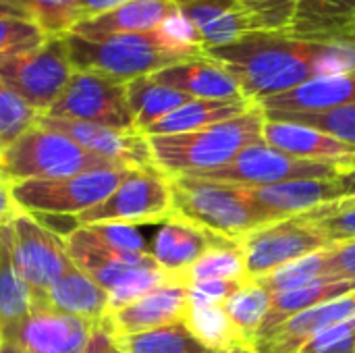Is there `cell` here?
I'll return each mask as SVG.
<instances>
[{
	"mask_svg": "<svg viewBox=\"0 0 355 353\" xmlns=\"http://www.w3.org/2000/svg\"><path fill=\"white\" fill-rule=\"evenodd\" d=\"M206 56L220 62L256 104L329 75L324 42H304L285 33L252 31L233 44L206 50Z\"/></svg>",
	"mask_w": 355,
	"mask_h": 353,
	"instance_id": "obj_1",
	"label": "cell"
},
{
	"mask_svg": "<svg viewBox=\"0 0 355 353\" xmlns=\"http://www.w3.org/2000/svg\"><path fill=\"white\" fill-rule=\"evenodd\" d=\"M64 40L75 71H94L125 83L206 54L193 27L181 15L154 31L100 37L67 33Z\"/></svg>",
	"mask_w": 355,
	"mask_h": 353,
	"instance_id": "obj_2",
	"label": "cell"
},
{
	"mask_svg": "<svg viewBox=\"0 0 355 353\" xmlns=\"http://www.w3.org/2000/svg\"><path fill=\"white\" fill-rule=\"evenodd\" d=\"M266 114L260 104H254L243 114L177 135L148 137L154 166L166 177L204 175L231 162L245 148L264 141Z\"/></svg>",
	"mask_w": 355,
	"mask_h": 353,
	"instance_id": "obj_3",
	"label": "cell"
},
{
	"mask_svg": "<svg viewBox=\"0 0 355 353\" xmlns=\"http://www.w3.org/2000/svg\"><path fill=\"white\" fill-rule=\"evenodd\" d=\"M168 183L173 216L212 235L239 243L248 233L268 225L239 187L189 175L168 177Z\"/></svg>",
	"mask_w": 355,
	"mask_h": 353,
	"instance_id": "obj_4",
	"label": "cell"
},
{
	"mask_svg": "<svg viewBox=\"0 0 355 353\" xmlns=\"http://www.w3.org/2000/svg\"><path fill=\"white\" fill-rule=\"evenodd\" d=\"M100 169H125L100 158L54 129L33 125L2 150L0 175L10 183L27 179H58Z\"/></svg>",
	"mask_w": 355,
	"mask_h": 353,
	"instance_id": "obj_5",
	"label": "cell"
},
{
	"mask_svg": "<svg viewBox=\"0 0 355 353\" xmlns=\"http://www.w3.org/2000/svg\"><path fill=\"white\" fill-rule=\"evenodd\" d=\"M64 246L73 264L108 291V312L131 304L133 300L164 283H175L158 264L137 266L114 256L87 231V227L79 225L69 235H64Z\"/></svg>",
	"mask_w": 355,
	"mask_h": 353,
	"instance_id": "obj_6",
	"label": "cell"
},
{
	"mask_svg": "<svg viewBox=\"0 0 355 353\" xmlns=\"http://www.w3.org/2000/svg\"><path fill=\"white\" fill-rule=\"evenodd\" d=\"M135 169H100L58 179H27L12 183L19 208L31 214L79 216L102 204Z\"/></svg>",
	"mask_w": 355,
	"mask_h": 353,
	"instance_id": "obj_7",
	"label": "cell"
},
{
	"mask_svg": "<svg viewBox=\"0 0 355 353\" xmlns=\"http://www.w3.org/2000/svg\"><path fill=\"white\" fill-rule=\"evenodd\" d=\"M173 218L168 177L156 166L135 169L98 206L79 214V225H150Z\"/></svg>",
	"mask_w": 355,
	"mask_h": 353,
	"instance_id": "obj_8",
	"label": "cell"
},
{
	"mask_svg": "<svg viewBox=\"0 0 355 353\" xmlns=\"http://www.w3.org/2000/svg\"><path fill=\"white\" fill-rule=\"evenodd\" d=\"M343 171L347 169L341 164L302 160L260 141L239 152L225 166L204 175H189V177H200L231 187L256 189V187H268V185H279L300 179H333Z\"/></svg>",
	"mask_w": 355,
	"mask_h": 353,
	"instance_id": "obj_9",
	"label": "cell"
},
{
	"mask_svg": "<svg viewBox=\"0 0 355 353\" xmlns=\"http://www.w3.org/2000/svg\"><path fill=\"white\" fill-rule=\"evenodd\" d=\"M73 73L64 35H52L40 48L0 64V81L40 114L54 106Z\"/></svg>",
	"mask_w": 355,
	"mask_h": 353,
	"instance_id": "obj_10",
	"label": "cell"
},
{
	"mask_svg": "<svg viewBox=\"0 0 355 353\" xmlns=\"http://www.w3.org/2000/svg\"><path fill=\"white\" fill-rule=\"evenodd\" d=\"M46 117L137 131L127 100V83L94 71H75Z\"/></svg>",
	"mask_w": 355,
	"mask_h": 353,
	"instance_id": "obj_11",
	"label": "cell"
},
{
	"mask_svg": "<svg viewBox=\"0 0 355 353\" xmlns=\"http://www.w3.org/2000/svg\"><path fill=\"white\" fill-rule=\"evenodd\" d=\"M12 264L33 295V308L44 293L73 266L64 237L44 227L35 214L19 208L10 221Z\"/></svg>",
	"mask_w": 355,
	"mask_h": 353,
	"instance_id": "obj_12",
	"label": "cell"
},
{
	"mask_svg": "<svg viewBox=\"0 0 355 353\" xmlns=\"http://www.w3.org/2000/svg\"><path fill=\"white\" fill-rule=\"evenodd\" d=\"M331 246L333 241H329L314 225L302 216L268 223L248 233L239 241L245 275L250 281L262 279L297 258L310 256Z\"/></svg>",
	"mask_w": 355,
	"mask_h": 353,
	"instance_id": "obj_13",
	"label": "cell"
},
{
	"mask_svg": "<svg viewBox=\"0 0 355 353\" xmlns=\"http://www.w3.org/2000/svg\"><path fill=\"white\" fill-rule=\"evenodd\" d=\"M37 125L64 133L67 137H71L73 141H77L92 154L106 158L119 166H125V169L154 166L150 141L139 131H125V129H112V127L94 125V123L52 119L46 114H40Z\"/></svg>",
	"mask_w": 355,
	"mask_h": 353,
	"instance_id": "obj_14",
	"label": "cell"
},
{
	"mask_svg": "<svg viewBox=\"0 0 355 353\" xmlns=\"http://www.w3.org/2000/svg\"><path fill=\"white\" fill-rule=\"evenodd\" d=\"M189 308L187 287L181 283H164L131 304L108 312L102 322L110 329V333L121 337H131L139 333H148L166 325L183 322Z\"/></svg>",
	"mask_w": 355,
	"mask_h": 353,
	"instance_id": "obj_15",
	"label": "cell"
},
{
	"mask_svg": "<svg viewBox=\"0 0 355 353\" xmlns=\"http://www.w3.org/2000/svg\"><path fill=\"white\" fill-rule=\"evenodd\" d=\"M94 322L48 308H33L17 327L10 341L25 353H85Z\"/></svg>",
	"mask_w": 355,
	"mask_h": 353,
	"instance_id": "obj_16",
	"label": "cell"
},
{
	"mask_svg": "<svg viewBox=\"0 0 355 353\" xmlns=\"http://www.w3.org/2000/svg\"><path fill=\"white\" fill-rule=\"evenodd\" d=\"M243 189L245 198L256 206V210L268 221H283L291 216H302L324 204L341 202L339 185L333 179H300L268 187Z\"/></svg>",
	"mask_w": 355,
	"mask_h": 353,
	"instance_id": "obj_17",
	"label": "cell"
},
{
	"mask_svg": "<svg viewBox=\"0 0 355 353\" xmlns=\"http://www.w3.org/2000/svg\"><path fill=\"white\" fill-rule=\"evenodd\" d=\"M235 241L223 239L218 235H212L200 227H193L179 218H168L160 231L156 233L150 256L156 260V264L175 281L185 285V273L210 250L214 248H227ZM187 287V285H185Z\"/></svg>",
	"mask_w": 355,
	"mask_h": 353,
	"instance_id": "obj_18",
	"label": "cell"
},
{
	"mask_svg": "<svg viewBox=\"0 0 355 353\" xmlns=\"http://www.w3.org/2000/svg\"><path fill=\"white\" fill-rule=\"evenodd\" d=\"M262 137H264V144H268L289 156L302 158V160L341 164L347 171L355 166L354 146H349L341 139H335L333 135L322 133L308 125L266 119Z\"/></svg>",
	"mask_w": 355,
	"mask_h": 353,
	"instance_id": "obj_19",
	"label": "cell"
},
{
	"mask_svg": "<svg viewBox=\"0 0 355 353\" xmlns=\"http://www.w3.org/2000/svg\"><path fill=\"white\" fill-rule=\"evenodd\" d=\"M352 318H355V291L289 318L287 322L262 335L254 350L258 353H297L306 341L320 331Z\"/></svg>",
	"mask_w": 355,
	"mask_h": 353,
	"instance_id": "obj_20",
	"label": "cell"
},
{
	"mask_svg": "<svg viewBox=\"0 0 355 353\" xmlns=\"http://www.w3.org/2000/svg\"><path fill=\"white\" fill-rule=\"evenodd\" d=\"M179 15L193 27L204 52L227 46L252 33V23L239 0H175Z\"/></svg>",
	"mask_w": 355,
	"mask_h": 353,
	"instance_id": "obj_21",
	"label": "cell"
},
{
	"mask_svg": "<svg viewBox=\"0 0 355 353\" xmlns=\"http://www.w3.org/2000/svg\"><path fill=\"white\" fill-rule=\"evenodd\" d=\"M264 114L272 112H322L355 104V71L314 77L289 92L258 102Z\"/></svg>",
	"mask_w": 355,
	"mask_h": 353,
	"instance_id": "obj_22",
	"label": "cell"
},
{
	"mask_svg": "<svg viewBox=\"0 0 355 353\" xmlns=\"http://www.w3.org/2000/svg\"><path fill=\"white\" fill-rule=\"evenodd\" d=\"M158 83L175 87L196 100H239L245 98L235 77L210 56H196L191 60L173 64L152 75Z\"/></svg>",
	"mask_w": 355,
	"mask_h": 353,
	"instance_id": "obj_23",
	"label": "cell"
},
{
	"mask_svg": "<svg viewBox=\"0 0 355 353\" xmlns=\"http://www.w3.org/2000/svg\"><path fill=\"white\" fill-rule=\"evenodd\" d=\"M179 8L175 0H129L123 6L79 21L69 33L83 37H100L114 33H144L162 27L168 19L177 17Z\"/></svg>",
	"mask_w": 355,
	"mask_h": 353,
	"instance_id": "obj_24",
	"label": "cell"
},
{
	"mask_svg": "<svg viewBox=\"0 0 355 353\" xmlns=\"http://www.w3.org/2000/svg\"><path fill=\"white\" fill-rule=\"evenodd\" d=\"M35 308H48L98 325L110 308V295L75 264L44 293Z\"/></svg>",
	"mask_w": 355,
	"mask_h": 353,
	"instance_id": "obj_25",
	"label": "cell"
},
{
	"mask_svg": "<svg viewBox=\"0 0 355 353\" xmlns=\"http://www.w3.org/2000/svg\"><path fill=\"white\" fill-rule=\"evenodd\" d=\"M285 35L304 42L355 37V0H300Z\"/></svg>",
	"mask_w": 355,
	"mask_h": 353,
	"instance_id": "obj_26",
	"label": "cell"
},
{
	"mask_svg": "<svg viewBox=\"0 0 355 353\" xmlns=\"http://www.w3.org/2000/svg\"><path fill=\"white\" fill-rule=\"evenodd\" d=\"M355 291V279H341V277H322L310 285L297 287V289H289V291H281V293H272L270 295V308L266 314V320L262 325V331L258 335V339L262 335H266L268 331L277 329L279 325L287 322L289 318L327 304L331 300H337L341 295H347ZM256 339V341H258Z\"/></svg>",
	"mask_w": 355,
	"mask_h": 353,
	"instance_id": "obj_27",
	"label": "cell"
},
{
	"mask_svg": "<svg viewBox=\"0 0 355 353\" xmlns=\"http://www.w3.org/2000/svg\"><path fill=\"white\" fill-rule=\"evenodd\" d=\"M256 102L248 98L239 100H191L183 104L181 108L173 110L164 119L150 125L144 135L156 137V135H177V133H191L229 119H235L250 110Z\"/></svg>",
	"mask_w": 355,
	"mask_h": 353,
	"instance_id": "obj_28",
	"label": "cell"
},
{
	"mask_svg": "<svg viewBox=\"0 0 355 353\" xmlns=\"http://www.w3.org/2000/svg\"><path fill=\"white\" fill-rule=\"evenodd\" d=\"M33 310V295L12 264V227H0V339H10Z\"/></svg>",
	"mask_w": 355,
	"mask_h": 353,
	"instance_id": "obj_29",
	"label": "cell"
},
{
	"mask_svg": "<svg viewBox=\"0 0 355 353\" xmlns=\"http://www.w3.org/2000/svg\"><path fill=\"white\" fill-rule=\"evenodd\" d=\"M127 100L133 114L135 129L144 133L150 125L164 119L173 110L181 108L183 104L196 100L175 87H168L164 83H158L150 77H139L127 83Z\"/></svg>",
	"mask_w": 355,
	"mask_h": 353,
	"instance_id": "obj_30",
	"label": "cell"
},
{
	"mask_svg": "<svg viewBox=\"0 0 355 353\" xmlns=\"http://www.w3.org/2000/svg\"><path fill=\"white\" fill-rule=\"evenodd\" d=\"M270 308V293L256 281H245L225 304L243 345L254 347Z\"/></svg>",
	"mask_w": 355,
	"mask_h": 353,
	"instance_id": "obj_31",
	"label": "cell"
},
{
	"mask_svg": "<svg viewBox=\"0 0 355 353\" xmlns=\"http://www.w3.org/2000/svg\"><path fill=\"white\" fill-rule=\"evenodd\" d=\"M189 333L210 352L243 345L225 306H191L183 318Z\"/></svg>",
	"mask_w": 355,
	"mask_h": 353,
	"instance_id": "obj_32",
	"label": "cell"
},
{
	"mask_svg": "<svg viewBox=\"0 0 355 353\" xmlns=\"http://www.w3.org/2000/svg\"><path fill=\"white\" fill-rule=\"evenodd\" d=\"M116 341L125 353H212L189 333L183 322L121 337Z\"/></svg>",
	"mask_w": 355,
	"mask_h": 353,
	"instance_id": "obj_33",
	"label": "cell"
},
{
	"mask_svg": "<svg viewBox=\"0 0 355 353\" xmlns=\"http://www.w3.org/2000/svg\"><path fill=\"white\" fill-rule=\"evenodd\" d=\"M322 277H333L329 273V248L314 252L310 256L297 258V260L272 270L270 275L256 279V283L262 285L272 295V293H281V291H289V289L310 285Z\"/></svg>",
	"mask_w": 355,
	"mask_h": 353,
	"instance_id": "obj_34",
	"label": "cell"
},
{
	"mask_svg": "<svg viewBox=\"0 0 355 353\" xmlns=\"http://www.w3.org/2000/svg\"><path fill=\"white\" fill-rule=\"evenodd\" d=\"M183 281L187 287L204 281H248L239 243L210 250L185 273Z\"/></svg>",
	"mask_w": 355,
	"mask_h": 353,
	"instance_id": "obj_35",
	"label": "cell"
},
{
	"mask_svg": "<svg viewBox=\"0 0 355 353\" xmlns=\"http://www.w3.org/2000/svg\"><path fill=\"white\" fill-rule=\"evenodd\" d=\"M266 119L308 125L355 148V104L322 110V112H272L266 114Z\"/></svg>",
	"mask_w": 355,
	"mask_h": 353,
	"instance_id": "obj_36",
	"label": "cell"
},
{
	"mask_svg": "<svg viewBox=\"0 0 355 353\" xmlns=\"http://www.w3.org/2000/svg\"><path fill=\"white\" fill-rule=\"evenodd\" d=\"M48 37L33 19L0 15V64L40 48Z\"/></svg>",
	"mask_w": 355,
	"mask_h": 353,
	"instance_id": "obj_37",
	"label": "cell"
},
{
	"mask_svg": "<svg viewBox=\"0 0 355 353\" xmlns=\"http://www.w3.org/2000/svg\"><path fill=\"white\" fill-rule=\"evenodd\" d=\"M40 112L33 110L19 94L0 81V148H8L25 131L37 125Z\"/></svg>",
	"mask_w": 355,
	"mask_h": 353,
	"instance_id": "obj_38",
	"label": "cell"
},
{
	"mask_svg": "<svg viewBox=\"0 0 355 353\" xmlns=\"http://www.w3.org/2000/svg\"><path fill=\"white\" fill-rule=\"evenodd\" d=\"M302 218L314 225L333 243L355 239V200L324 204L312 212L302 214Z\"/></svg>",
	"mask_w": 355,
	"mask_h": 353,
	"instance_id": "obj_39",
	"label": "cell"
},
{
	"mask_svg": "<svg viewBox=\"0 0 355 353\" xmlns=\"http://www.w3.org/2000/svg\"><path fill=\"white\" fill-rule=\"evenodd\" d=\"M29 19H33L50 37L67 35L79 23L77 0H21Z\"/></svg>",
	"mask_w": 355,
	"mask_h": 353,
	"instance_id": "obj_40",
	"label": "cell"
},
{
	"mask_svg": "<svg viewBox=\"0 0 355 353\" xmlns=\"http://www.w3.org/2000/svg\"><path fill=\"white\" fill-rule=\"evenodd\" d=\"M254 31L285 33L295 17L300 0H239Z\"/></svg>",
	"mask_w": 355,
	"mask_h": 353,
	"instance_id": "obj_41",
	"label": "cell"
},
{
	"mask_svg": "<svg viewBox=\"0 0 355 353\" xmlns=\"http://www.w3.org/2000/svg\"><path fill=\"white\" fill-rule=\"evenodd\" d=\"M297 353H355V318L320 331Z\"/></svg>",
	"mask_w": 355,
	"mask_h": 353,
	"instance_id": "obj_42",
	"label": "cell"
},
{
	"mask_svg": "<svg viewBox=\"0 0 355 353\" xmlns=\"http://www.w3.org/2000/svg\"><path fill=\"white\" fill-rule=\"evenodd\" d=\"M250 281V279H248ZM245 281H204L187 287L191 306H225Z\"/></svg>",
	"mask_w": 355,
	"mask_h": 353,
	"instance_id": "obj_43",
	"label": "cell"
},
{
	"mask_svg": "<svg viewBox=\"0 0 355 353\" xmlns=\"http://www.w3.org/2000/svg\"><path fill=\"white\" fill-rule=\"evenodd\" d=\"M329 273L341 279H355V239L329 248Z\"/></svg>",
	"mask_w": 355,
	"mask_h": 353,
	"instance_id": "obj_44",
	"label": "cell"
},
{
	"mask_svg": "<svg viewBox=\"0 0 355 353\" xmlns=\"http://www.w3.org/2000/svg\"><path fill=\"white\" fill-rule=\"evenodd\" d=\"M85 353H125L123 347L119 345L116 337L110 333V329L100 320L89 337V343L85 347Z\"/></svg>",
	"mask_w": 355,
	"mask_h": 353,
	"instance_id": "obj_45",
	"label": "cell"
},
{
	"mask_svg": "<svg viewBox=\"0 0 355 353\" xmlns=\"http://www.w3.org/2000/svg\"><path fill=\"white\" fill-rule=\"evenodd\" d=\"M129 0H77V10H79V21L100 17L104 12H110L119 6H123Z\"/></svg>",
	"mask_w": 355,
	"mask_h": 353,
	"instance_id": "obj_46",
	"label": "cell"
},
{
	"mask_svg": "<svg viewBox=\"0 0 355 353\" xmlns=\"http://www.w3.org/2000/svg\"><path fill=\"white\" fill-rule=\"evenodd\" d=\"M19 206L12 198V183L0 175V227L8 225L12 221V216L17 214Z\"/></svg>",
	"mask_w": 355,
	"mask_h": 353,
	"instance_id": "obj_47",
	"label": "cell"
},
{
	"mask_svg": "<svg viewBox=\"0 0 355 353\" xmlns=\"http://www.w3.org/2000/svg\"><path fill=\"white\" fill-rule=\"evenodd\" d=\"M339 191H341V200H354L355 198V166L349 171H343L335 177Z\"/></svg>",
	"mask_w": 355,
	"mask_h": 353,
	"instance_id": "obj_48",
	"label": "cell"
},
{
	"mask_svg": "<svg viewBox=\"0 0 355 353\" xmlns=\"http://www.w3.org/2000/svg\"><path fill=\"white\" fill-rule=\"evenodd\" d=\"M0 15H12V17H27L21 0H0ZM29 19V17H27Z\"/></svg>",
	"mask_w": 355,
	"mask_h": 353,
	"instance_id": "obj_49",
	"label": "cell"
},
{
	"mask_svg": "<svg viewBox=\"0 0 355 353\" xmlns=\"http://www.w3.org/2000/svg\"><path fill=\"white\" fill-rule=\"evenodd\" d=\"M0 353H25L15 341L10 339H0Z\"/></svg>",
	"mask_w": 355,
	"mask_h": 353,
	"instance_id": "obj_50",
	"label": "cell"
},
{
	"mask_svg": "<svg viewBox=\"0 0 355 353\" xmlns=\"http://www.w3.org/2000/svg\"><path fill=\"white\" fill-rule=\"evenodd\" d=\"M212 353H258L254 347L250 345H235V347H229V350H220V352H212Z\"/></svg>",
	"mask_w": 355,
	"mask_h": 353,
	"instance_id": "obj_51",
	"label": "cell"
},
{
	"mask_svg": "<svg viewBox=\"0 0 355 353\" xmlns=\"http://www.w3.org/2000/svg\"><path fill=\"white\" fill-rule=\"evenodd\" d=\"M0 158H2V148H0Z\"/></svg>",
	"mask_w": 355,
	"mask_h": 353,
	"instance_id": "obj_52",
	"label": "cell"
}]
</instances>
